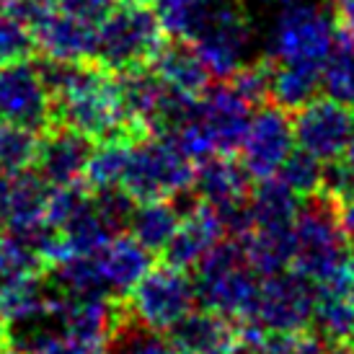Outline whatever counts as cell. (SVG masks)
Instances as JSON below:
<instances>
[{
  "label": "cell",
  "instance_id": "obj_6",
  "mask_svg": "<svg viewBox=\"0 0 354 354\" xmlns=\"http://www.w3.org/2000/svg\"><path fill=\"white\" fill-rule=\"evenodd\" d=\"M318 285L300 274L297 269H285L261 277L254 315L241 324V342L259 346L266 334H290L313 326Z\"/></svg>",
  "mask_w": 354,
  "mask_h": 354
},
{
  "label": "cell",
  "instance_id": "obj_7",
  "mask_svg": "<svg viewBox=\"0 0 354 354\" xmlns=\"http://www.w3.org/2000/svg\"><path fill=\"white\" fill-rule=\"evenodd\" d=\"M194 160L166 135H140L129 142L127 171L122 189L135 202L176 199L192 192Z\"/></svg>",
  "mask_w": 354,
  "mask_h": 354
},
{
  "label": "cell",
  "instance_id": "obj_20",
  "mask_svg": "<svg viewBox=\"0 0 354 354\" xmlns=\"http://www.w3.org/2000/svg\"><path fill=\"white\" fill-rule=\"evenodd\" d=\"M52 192L55 187L37 168L0 176V233L44 220Z\"/></svg>",
  "mask_w": 354,
  "mask_h": 354
},
{
  "label": "cell",
  "instance_id": "obj_39",
  "mask_svg": "<svg viewBox=\"0 0 354 354\" xmlns=\"http://www.w3.org/2000/svg\"><path fill=\"white\" fill-rule=\"evenodd\" d=\"M334 13L339 26L354 34V0H334Z\"/></svg>",
  "mask_w": 354,
  "mask_h": 354
},
{
  "label": "cell",
  "instance_id": "obj_21",
  "mask_svg": "<svg viewBox=\"0 0 354 354\" xmlns=\"http://www.w3.org/2000/svg\"><path fill=\"white\" fill-rule=\"evenodd\" d=\"M310 328L326 344L354 346V266L318 285Z\"/></svg>",
  "mask_w": 354,
  "mask_h": 354
},
{
  "label": "cell",
  "instance_id": "obj_32",
  "mask_svg": "<svg viewBox=\"0 0 354 354\" xmlns=\"http://www.w3.org/2000/svg\"><path fill=\"white\" fill-rule=\"evenodd\" d=\"M37 52V34L26 21L0 3V65L31 59Z\"/></svg>",
  "mask_w": 354,
  "mask_h": 354
},
{
  "label": "cell",
  "instance_id": "obj_45",
  "mask_svg": "<svg viewBox=\"0 0 354 354\" xmlns=\"http://www.w3.org/2000/svg\"><path fill=\"white\" fill-rule=\"evenodd\" d=\"M0 124H3V119H0Z\"/></svg>",
  "mask_w": 354,
  "mask_h": 354
},
{
  "label": "cell",
  "instance_id": "obj_15",
  "mask_svg": "<svg viewBox=\"0 0 354 354\" xmlns=\"http://www.w3.org/2000/svg\"><path fill=\"white\" fill-rule=\"evenodd\" d=\"M129 315H122L119 297L86 295L70 297L59 292L57 324L62 336H73L88 344L106 346Z\"/></svg>",
  "mask_w": 354,
  "mask_h": 354
},
{
  "label": "cell",
  "instance_id": "obj_43",
  "mask_svg": "<svg viewBox=\"0 0 354 354\" xmlns=\"http://www.w3.org/2000/svg\"><path fill=\"white\" fill-rule=\"evenodd\" d=\"M0 342H6V321L0 318Z\"/></svg>",
  "mask_w": 354,
  "mask_h": 354
},
{
  "label": "cell",
  "instance_id": "obj_33",
  "mask_svg": "<svg viewBox=\"0 0 354 354\" xmlns=\"http://www.w3.org/2000/svg\"><path fill=\"white\" fill-rule=\"evenodd\" d=\"M109 344H111L109 354H178L168 336L153 331L132 318L122 324V328Z\"/></svg>",
  "mask_w": 354,
  "mask_h": 354
},
{
  "label": "cell",
  "instance_id": "obj_19",
  "mask_svg": "<svg viewBox=\"0 0 354 354\" xmlns=\"http://www.w3.org/2000/svg\"><path fill=\"white\" fill-rule=\"evenodd\" d=\"M225 236L227 230L225 223L220 220V215L209 205L194 199L189 205V209H184L176 233H174V238H171V243H168L163 254H166L168 264L181 266V269H197L199 261Z\"/></svg>",
  "mask_w": 354,
  "mask_h": 354
},
{
  "label": "cell",
  "instance_id": "obj_31",
  "mask_svg": "<svg viewBox=\"0 0 354 354\" xmlns=\"http://www.w3.org/2000/svg\"><path fill=\"white\" fill-rule=\"evenodd\" d=\"M44 266L47 264L24 241L10 233H0V290H6L19 279L41 274Z\"/></svg>",
  "mask_w": 354,
  "mask_h": 354
},
{
  "label": "cell",
  "instance_id": "obj_38",
  "mask_svg": "<svg viewBox=\"0 0 354 354\" xmlns=\"http://www.w3.org/2000/svg\"><path fill=\"white\" fill-rule=\"evenodd\" d=\"M31 354H106L104 346L99 344H88V342H80V339H73V336H55L47 344H41L37 352Z\"/></svg>",
  "mask_w": 354,
  "mask_h": 354
},
{
  "label": "cell",
  "instance_id": "obj_12",
  "mask_svg": "<svg viewBox=\"0 0 354 354\" xmlns=\"http://www.w3.org/2000/svg\"><path fill=\"white\" fill-rule=\"evenodd\" d=\"M0 119L8 124L47 132L55 127V101L37 62L0 65Z\"/></svg>",
  "mask_w": 354,
  "mask_h": 354
},
{
  "label": "cell",
  "instance_id": "obj_22",
  "mask_svg": "<svg viewBox=\"0 0 354 354\" xmlns=\"http://www.w3.org/2000/svg\"><path fill=\"white\" fill-rule=\"evenodd\" d=\"M148 65L168 88L187 93V96H202L209 88V80L215 78L202 52L197 50V44L181 37L163 41Z\"/></svg>",
  "mask_w": 354,
  "mask_h": 354
},
{
  "label": "cell",
  "instance_id": "obj_24",
  "mask_svg": "<svg viewBox=\"0 0 354 354\" xmlns=\"http://www.w3.org/2000/svg\"><path fill=\"white\" fill-rule=\"evenodd\" d=\"M321 65L305 59H272L269 101L285 111H297L321 96Z\"/></svg>",
  "mask_w": 354,
  "mask_h": 354
},
{
  "label": "cell",
  "instance_id": "obj_46",
  "mask_svg": "<svg viewBox=\"0 0 354 354\" xmlns=\"http://www.w3.org/2000/svg\"><path fill=\"white\" fill-rule=\"evenodd\" d=\"M0 3H3V0H0Z\"/></svg>",
  "mask_w": 354,
  "mask_h": 354
},
{
  "label": "cell",
  "instance_id": "obj_44",
  "mask_svg": "<svg viewBox=\"0 0 354 354\" xmlns=\"http://www.w3.org/2000/svg\"><path fill=\"white\" fill-rule=\"evenodd\" d=\"M0 354H10L8 346H6V342H0Z\"/></svg>",
  "mask_w": 354,
  "mask_h": 354
},
{
  "label": "cell",
  "instance_id": "obj_1",
  "mask_svg": "<svg viewBox=\"0 0 354 354\" xmlns=\"http://www.w3.org/2000/svg\"><path fill=\"white\" fill-rule=\"evenodd\" d=\"M55 101V124L70 127L93 142L114 138H140L122 106L114 73L99 62H39Z\"/></svg>",
  "mask_w": 354,
  "mask_h": 354
},
{
  "label": "cell",
  "instance_id": "obj_28",
  "mask_svg": "<svg viewBox=\"0 0 354 354\" xmlns=\"http://www.w3.org/2000/svg\"><path fill=\"white\" fill-rule=\"evenodd\" d=\"M321 88L328 99L354 109V34L339 29L331 52L321 65Z\"/></svg>",
  "mask_w": 354,
  "mask_h": 354
},
{
  "label": "cell",
  "instance_id": "obj_4",
  "mask_svg": "<svg viewBox=\"0 0 354 354\" xmlns=\"http://www.w3.org/2000/svg\"><path fill=\"white\" fill-rule=\"evenodd\" d=\"M194 285L199 305L227 315L241 326L254 315L261 274L254 269L238 238H223L197 264Z\"/></svg>",
  "mask_w": 354,
  "mask_h": 354
},
{
  "label": "cell",
  "instance_id": "obj_26",
  "mask_svg": "<svg viewBox=\"0 0 354 354\" xmlns=\"http://www.w3.org/2000/svg\"><path fill=\"white\" fill-rule=\"evenodd\" d=\"M184 209H178V199H153V202H138L127 233L153 254H163L171 243L181 223Z\"/></svg>",
  "mask_w": 354,
  "mask_h": 354
},
{
  "label": "cell",
  "instance_id": "obj_9",
  "mask_svg": "<svg viewBox=\"0 0 354 354\" xmlns=\"http://www.w3.org/2000/svg\"><path fill=\"white\" fill-rule=\"evenodd\" d=\"M197 285L189 269L174 264H153L148 274L127 295L129 318L166 334L187 313L197 308Z\"/></svg>",
  "mask_w": 354,
  "mask_h": 354
},
{
  "label": "cell",
  "instance_id": "obj_25",
  "mask_svg": "<svg viewBox=\"0 0 354 354\" xmlns=\"http://www.w3.org/2000/svg\"><path fill=\"white\" fill-rule=\"evenodd\" d=\"M303 197L287 187L279 176L261 178L251 192V225L261 230H295Z\"/></svg>",
  "mask_w": 354,
  "mask_h": 354
},
{
  "label": "cell",
  "instance_id": "obj_30",
  "mask_svg": "<svg viewBox=\"0 0 354 354\" xmlns=\"http://www.w3.org/2000/svg\"><path fill=\"white\" fill-rule=\"evenodd\" d=\"M41 132L19 127V124H0V176L21 174L37 166Z\"/></svg>",
  "mask_w": 354,
  "mask_h": 354
},
{
  "label": "cell",
  "instance_id": "obj_23",
  "mask_svg": "<svg viewBox=\"0 0 354 354\" xmlns=\"http://www.w3.org/2000/svg\"><path fill=\"white\" fill-rule=\"evenodd\" d=\"M101 279L114 297H127L132 287L153 269V251L142 246L129 233H119L109 241L106 246L96 251Z\"/></svg>",
  "mask_w": 354,
  "mask_h": 354
},
{
  "label": "cell",
  "instance_id": "obj_36",
  "mask_svg": "<svg viewBox=\"0 0 354 354\" xmlns=\"http://www.w3.org/2000/svg\"><path fill=\"white\" fill-rule=\"evenodd\" d=\"M321 194L331 197L336 205L354 197V171L344 158L326 160L324 166V181H321Z\"/></svg>",
  "mask_w": 354,
  "mask_h": 354
},
{
  "label": "cell",
  "instance_id": "obj_42",
  "mask_svg": "<svg viewBox=\"0 0 354 354\" xmlns=\"http://www.w3.org/2000/svg\"><path fill=\"white\" fill-rule=\"evenodd\" d=\"M342 158H344L346 163L352 166V171H354V138H352V142L346 145V153H344V156H342Z\"/></svg>",
  "mask_w": 354,
  "mask_h": 354
},
{
  "label": "cell",
  "instance_id": "obj_14",
  "mask_svg": "<svg viewBox=\"0 0 354 354\" xmlns=\"http://www.w3.org/2000/svg\"><path fill=\"white\" fill-rule=\"evenodd\" d=\"M297 148L321 158L336 160L346 153L354 138V109L328 96H318L295 111L292 119Z\"/></svg>",
  "mask_w": 354,
  "mask_h": 354
},
{
  "label": "cell",
  "instance_id": "obj_13",
  "mask_svg": "<svg viewBox=\"0 0 354 354\" xmlns=\"http://www.w3.org/2000/svg\"><path fill=\"white\" fill-rule=\"evenodd\" d=\"M292 150H295V127L290 122V111L272 101L256 106L246 138L238 150L241 163L254 176V181L277 176Z\"/></svg>",
  "mask_w": 354,
  "mask_h": 354
},
{
  "label": "cell",
  "instance_id": "obj_41",
  "mask_svg": "<svg viewBox=\"0 0 354 354\" xmlns=\"http://www.w3.org/2000/svg\"><path fill=\"white\" fill-rule=\"evenodd\" d=\"M326 354H354V346H349V344H326Z\"/></svg>",
  "mask_w": 354,
  "mask_h": 354
},
{
  "label": "cell",
  "instance_id": "obj_17",
  "mask_svg": "<svg viewBox=\"0 0 354 354\" xmlns=\"http://www.w3.org/2000/svg\"><path fill=\"white\" fill-rule=\"evenodd\" d=\"M96 142L75 129L55 124L41 135L37 171L52 187H75L86 181V168L93 156Z\"/></svg>",
  "mask_w": 354,
  "mask_h": 354
},
{
  "label": "cell",
  "instance_id": "obj_3",
  "mask_svg": "<svg viewBox=\"0 0 354 354\" xmlns=\"http://www.w3.org/2000/svg\"><path fill=\"white\" fill-rule=\"evenodd\" d=\"M292 238H295L292 269L313 279L315 285L328 282L346 269H352V243L342 225L339 205L321 192L303 199Z\"/></svg>",
  "mask_w": 354,
  "mask_h": 354
},
{
  "label": "cell",
  "instance_id": "obj_5",
  "mask_svg": "<svg viewBox=\"0 0 354 354\" xmlns=\"http://www.w3.org/2000/svg\"><path fill=\"white\" fill-rule=\"evenodd\" d=\"M166 41V29L148 0H119L99 21L96 57L109 73L148 65Z\"/></svg>",
  "mask_w": 354,
  "mask_h": 354
},
{
  "label": "cell",
  "instance_id": "obj_8",
  "mask_svg": "<svg viewBox=\"0 0 354 354\" xmlns=\"http://www.w3.org/2000/svg\"><path fill=\"white\" fill-rule=\"evenodd\" d=\"M334 6L324 0H292L282 6L269 37L272 59L324 62L331 52L339 26Z\"/></svg>",
  "mask_w": 354,
  "mask_h": 354
},
{
  "label": "cell",
  "instance_id": "obj_35",
  "mask_svg": "<svg viewBox=\"0 0 354 354\" xmlns=\"http://www.w3.org/2000/svg\"><path fill=\"white\" fill-rule=\"evenodd\" d=\"M259 354H326V342L315 331H290V334H266L256 346Z\"/></svg>",
  "mask_w": 354,
  "mask_h": 354
},
{
  "label": "cell",
  "instance_id": "obj_34",
  "mask_svg": "<svg viewBox=\"0 0 354 354\" xmlns=\"http://www.w3.org/2000/svg\"><path fill=\"white\" fill-rule=\"evenodd\" d=\"M277 176L282 178L292 192H297L300 197H310L315 192H321L324 160L310 156V153H305L303 148H297L287 156V160L282 163Z\"/></svg>",
  "mask_w": 354,
  "mask_h": 354
},
{
  "label": "cell",
  "instance_id": "obj_18",
  "mask_svg": "<svg viewBox=\"0 0 354 354\" xmlns=\"http://www.w3.org/2000/svg\"><path fill=\"white\" fill-rule=\"evenodd\" d=\"M166 334L178 354H233L243 344L236 321L205 305L187 313Z\"/></svg>",
  "mask_w": 354,
  "mask_h": 354
},
{
  "label": "cell",
  "instance_id": "obj_27",
  "mask_svg": "<svg viewBox=\"0 0 354 354\" xmlns=\"http://www.w3.org/2000/svg\"><path fill=\"white\" fill-rule=\"evenodd\" d=\"M227 3L230 0H153V8L166 34L192 41L207 21Z\"/></svg>",
  "mask_w": 354,
  "mask_h": 354
},
{
  "label": "cell",
  "instance_id": "obj_37",
  "mask_svg": "<svg viewBox=\"0 0 354 354\" xmlns=\"http://www.w3.org/2000/svg\"><path fill=\"white\" fill-rule=\"evenodd\" d=\"M50 3L59 10H68V13H75V16H83V19L99 24L119 0H50Z\"/></svg>",
  "mask_w": 354,
  "mask_h": 354
},
{
  "label": "cell",
  "instance_id": "obj_11",
  "mask_svg": "<svg viewBox=\"0 0 354 354\" xmlns=\"http://www.w3.org/2000/svg\"><path fill=\"white\" fill-rule=\"evenodd\" d=\"M197 50L202 52L215 78H230L251 62L256 50V29L241 0H230L207 21L194 37Z\"/></svg>",
  "mask_w": 354,
  "mask_h": 354
},
{
  "label": "cell",
  "instance_id": "obj_40",
  "mask_svg": "<svg viewBox=\"0 0 354 354\" xmlns=\"http://www.w3.org/2000/svg\"><path fill=\"white\" fill-rule=\"evenodd\" d=\"M339 215H342V225L346 230V238H349V243L354 246V197H349L346 202L339 205Z\"/></svg>",
  "mask_w": 354,
  "mask_h": 354
},
{
  "label": "cell",
  "instance_id": "obj_29",
  "mask_svg": "<svg viewBox=\"0 0 354 354\" xmlns=\"http://www.w3.org/2000/svg\"><path fill=\"white\" fill-rule=\"evenodd\" d=\"M135 138H114L96 142L93 156L86 168V187L91 192H104V189H117L124 181L129 158V142Z\"/></svg>",
  "mask_w": 354,
  "mask_h": 354
},
{
  "label": "cell",
  "instance_id": "obj_10",
  "mask_svg": "<svg viewBox=\"0 0 354 354\" xmlns=\"http://www.w3.org/2000/svg\"><path fill=\"white\" fill-rule=\"evenodd\" d=\"M254 176L241 163V158L233 156H209L197 160L192 194H197L199 202H205L215 209L220 220L225 223L230 238H243L251 230V192H254Z\"/></svg>",
  "mask_w": 354,
  "mask_h": 354
},
{
  "label": "cell",
  "instance_id": "obj_16",
  "mask_svg": "<svg viewBox=\"0 0 354 354\" xmlns=\"http://www.w3.org/2000/svg\"><path fill=\"white\" fill-rule=\"evenodd\" d=\"M37 50L59 62H93L99 24L52 6L37 24Z\"/></svg>",
  "mask_w": 354,
  "mask_h": 354
},
{
  "label": "cell",
  "instance_id": "obj_2",
  "mask_svg": "<svg viewBox=\"0 0 354 354\" xmlns=\"http://www.w3.org/2000/svg\"><path fill=\"white\" fill-rule=\"evenodd\" d=\"M256 106L227 80L197 99L192 117L171 135L192 160L209 156H233L241 150Z\"/></svg>",
  "mask_w": 354,
  "mask_h": 354
}]
</instances>
